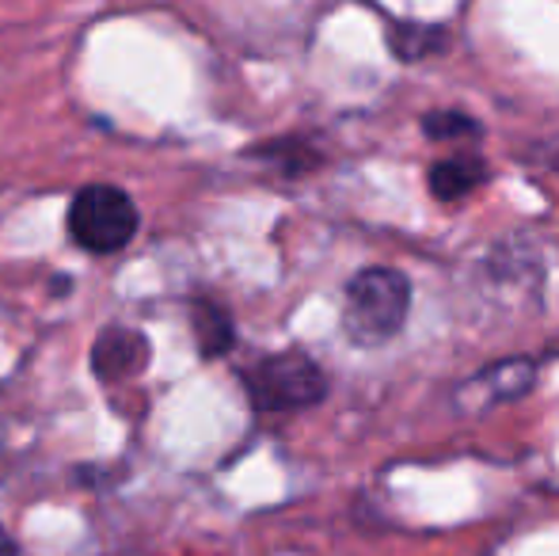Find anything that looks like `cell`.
<instances>
[{"mask_svg":"<svg viewBox=\"0 0 559 556\" xmlns=\"http://www.w3.org/2000/svg\"><path fill=\"white\" fill-rule=\"evenodd\" d=\"M343 332L354 347H381L400 335L412 309V282L392 268H366L346 282Z\"/></svg>","mask_w":559,"mask_h":556,"instance_id":"6da1fadb","label":"cell"},{"mask_svg":"<svg viewBox=\"0 0 559 556\" xmlns=\"http://www.w3.org/2000/svg\"><path fill=\"white\" fill-rule=\"evenodd\" d=\"M423 134L430 141H461V138H476L479 127L472 115L464 111H430L423 119Z\"/></svg>","mask_w":559,"mask_h":556,"instance_id":"30bf717a","label":"cell"},{"mask_svg":"<svg viewBox=\"0 0 559 556\" xmlns=\"http://www.w3.org/2000/svg\"><path fill=\"white\" fill-rule=\"evenodd\" d=\"M389 50L396 54V61L415 66V61H427L435 54L449 50V31L442 23H392L389 27Z\"/></svg>","mask_w":559,"mask_h":556,"instance_id":"ba28073f","label":"cell"},{"mask_svg":"<svg viewBox=\"0 0 559 556\" xmlns=\"http://www.w3.org/2000/svg\"><path fill=\"white\" fill-rule=\"evenodd\" d=\"M243 393L255 412H294L328 397V374L305 351H278L240 370Z\"/></svg>","mask_w":559,"mask_h":556,"instance_id":"7a4b0ae2","label":"cell"},{"mask_svg":"<svg viewBox=\"0 0 559 556\" xmlns=\"http://www.w3.org/2000/svg\"><path fill=\"white\" fill-rule=\"evenodd\" d=\"M430 194L442 202H456L464 194H472L479 184H487V164L479 156H445L430 168L427 176Z\"/></svg>","mask_w":559,"mask_h":556,"instance_id":"52a82bcc","label":"cell"},{"mask_svg":"<svg viewBox=\"0 0 559 556\" xmlns=\"http://www.w3.org/2000/svg\"><path fill=\"white\" fill-rule=\"evenodd\" d=\"M148 358H153V347L141 332L122 324H111L96 335L92 343V374L99 381H126L145 374Z\"/></svg>","mask_w":559,"mask_h":556,"instance_id":"5b68a950","label":"cell"},{"mask_svg":"<svg viewBox=\"0 0 559 556\" xmlns=\"http://www.w3.org/2000/svg\"><path fill=\"white\" fill-rule=\"evenodd\" d=\"M69 286H73L69 279H58V282H53V289H58V294H69Z\"/></svg>","mask_w":559,"mask_h":556,"instance_id":"7c38bea8","label":"cell"},{"mask_svg":"<svg viewBox=\"0 0 559 556\" xmlns=\"http://www.w3.org/2000/svg\"><path fill=\"white\" fill-rule=\"evenodd\" d=\"M248 156H259V161L282 164V171H286V176H297V171H309V168H317V164H320L317 149H309L305 141H297V138L266 141V145L248 149Z\"/></svg>","mask_w":559,"mask_h":556,"instance_id":"9c48e42d","label":"cell"},{"mask_svg":"<svg viewBox=\"0 0 559 556\" xmlns=\"http://www.w3.org/2000/svg\"><path fill=\"white\" fill-rule=\"evenodd\" d=\"M191 332H194V343H199L202 358H222L236 343L233 317H228L217 301H210V297H199V301L191 305Z\"/></svg>","mask_w":559,"mask_h":556,"instance_id":"8992f818","label":"cell"},{"mask_svg":"<svg viewBox=\"0 0 559 556\" xmlns=\"http://www.w3.org/2000/svg\"><path fill=\"white\" fill-rule=\"evenodd\" d=\"M138 206L115 184H88L69 202V237L92 256L122 252L138 233Z\"/></svg>","mask_w":559,"mask_h":556,"instance_id":"3957f363","label":"cell"},{"mask_svg":"<svg viewBox=\"0 0 559 556\" xmlns=\"http://www.w3.org/2000/svg\"><path fill=\"white\" fill-rule=\"evenodd\" d=\"M0 556H15V545L4 537V530H0Z\"/></svg>","mask_w":559,"mask_h":556,"instance_id":"8fae6325","label":"cell"},{"mask_svg":"<svg viewBox=\"0 0 559 556\" xmlns=\"http://www.w3.org/2000/svg\"><path fill=\"white\" fill-rule=\"evenodd\" d=\"M533 386H537V366H533L530 358H502V363L484 366V370L464 381V386H456V409L487 412L491 404L522 401Z\"/></svg>","mask_w":559,"mask_h":556,"instance_id":"277c9868","label":"cell"}]
</instances>
